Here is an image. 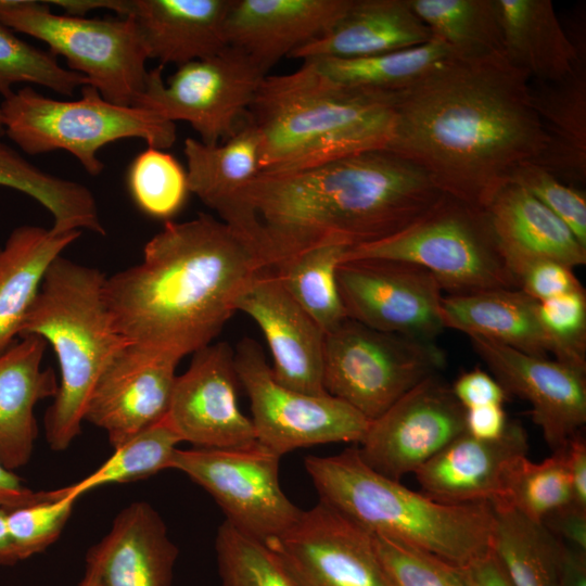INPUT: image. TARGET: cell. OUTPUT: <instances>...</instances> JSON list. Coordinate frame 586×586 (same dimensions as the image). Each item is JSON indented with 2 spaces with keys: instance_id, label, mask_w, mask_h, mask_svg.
Masks as SVG:
<instances>
[{
  "instance_id": "6da1fadb",
  "label": "cell",
  "mask_w": 586,
  "mask_h": 586,
  "mask_svg": "<svg viewBox=\"0 0 586 586\" xmlns=\"http://www.w3.org/2000/svg\"><path fill=\"white\" fill-rule=\"evenodd\" d=\"M530 80L504 53L453 58L396 92L386 150L421 168L443 194L487 209L549 142Z\"/></svg>"
},
{
  "instance_id": "7a4b0ae2",
  "label": "cell",
  "mask_w": 586,
  "mask_h": 586,
  "mask_svg": "<svg viewBox=\"0 0 586 586\" xmlns=\"http://www.w3.org/2000/svg\"><path fill=\"white\" fill-rule=\"evenodd\" d=\"M442 194L421 168L388 150L292 173L260 171L245 196L243 234L275 269L323 244L351 249L387 238Z\"/></svg>"
},
{
  "instance_id": "3957f363",
  "label": "cell",
  "mask_w": 586,
  "mask_h": 586,
  "mask_svg": "<svg viewBox=\"0 0 586 586\" xmlns=\"http://www.w3.org/2000/svg\"><path fill=\"white\" fill-rule=\"evenodd\" d=\"M267 269L220 219L166 221L142 260L104 282V298L128 341L181 359L213 343L253 279Z\"/></svg>"
},
{
  "instance_id": "277c9868",
  "label": "cell",
  "mask_w": 586,
  "mask_h": 586,
  "mask_svg": "<svg viewBox=\"0 0 586 586\" xmlns=\"http://www.w3.org/2000/svg\"><path fill=\"white\" fill-rule=\"evenodd\" d=\"M395 99L396 92L340 84L310 61L292 73L267 75L245 116L259 135L262 171L292 173L386 150Z\"/></svg>"
},
{
  "instance_id": "5b68a950",
  "label": "cell",
  "mask_w": 586,
  "mask_h": 586,
  "mask_svg": "<svg viewBox=\"0 0 586 586\" xmlns=\"http://www.w3.org/2000/svg\"><path fill=\"white\" fill-rule=\"evenodd\" d=\"M304 466L322 499L373 535L467 566L491 552V502L445 504L388 479L364 462L358 445Z\"/></svg>"
},
{
  "instance_id": "8992f818",
  "label": "cell",
  "mask_w": 586,
  "mask_h": 586,
  "mask_svg": "<svg viewBox=\"0 0 586 586\" xmlns=\"http://www.w3.org/2000/svg\"><path fill=\"white\" fill-rule=\"evenodd\" d=\"M105 279L98 268L59 256L21 329L20 337H42L58 358L59 387L43 418L47 443L55 451L67 449L80 434L98 378L128 342L106 306Z\"/></svg>"
},
{
  "instance_id": "52a82bcc",
  "label": "cell",
  "mask_w": 586,
  "mask_h": 586,
  "mask_svg": "<svg viewBox=\"0 0 586 586\" xmlns=\"http://www.w3.org/2000/svg\"><path fill=\"white\" fill-rule=\"evenodd\" d=\"M77 100H56L24 87L0 104L4 135L30 155L63 150L77 158L91 176L104 165L98 152L127 138L142 139L148 146L166 150L177 138L176 125L156 113L106 101L90 85Z\"/></svg>"
},
{
  "instance_id": "ba28073f",
  "label": "cell",
  "mask_w": 586,
  "mask_h": 586,
  "mask_svg": "<svg viewBox=\"0 0 586 586\" xmlns=\"http://www.w3.org/2000/svg\"><path fill=\"white\" fill-rule=\"evenodd\" d=\"M360 258L418 265L435 278L447 295L520 289L487 211L446 194L400 231L348 249L342 262Z\"/></svg>"
},
{
  "instance_id": "9c48e42d",
  "label": "cell",
  "mask_w": 586,
  "mask_h": 586,
  "mask_svg": "<svg viewBox=\"0 0 586 586\" xmlns=\"http://www.w3.org/2000/svg\"><path fill=\"white\" fill-rule=\"evenodd\" d=\"M0 23L44 42L109 102L133 106L144 90L149 56L130 17L88 18L53 13L46 1L0 0Z\"/></svg>"
},
{
  "instance_id": "30bf717a",
  "label": "cell",
  "mask_w": 586,
  "mask_h": 586,
  "mask_svg": "<svg viewBox=\"0 0 586 586\" xmlns=\"http://www.w3.org/2000/svg\"><path fill=\"white\" fill-rule=\"evenodd\" d=\"M446 354L435 341L371 329L351 318L326 334V392L372 421L424 379L438 374Z\"/></svg>"
},
{
  "instance_id": "8fae6325",
  "label": "cell",
  "mask_w": 586,
  "mask_h": 586,
  "mask_svg": "<svg viewBox=\"0 0 586 586\" xmlns=\"http://www.w3.org/2000/svg\"><path fill=\"white\" fill-rule=\"evenodd\" d=\"M163 66L148 73L133 106L175 123L182 120L205 144L228 140L240 128L254 97L268 75L243 51L228 46L219 53L178 66L163 80Z\"/></svg>"
},
{
  "instance_id": "7c38bea8",
  "label": "cell",
  "mask_w": 586,
  "mask_h": 586,
  "mask_svg": "<svg viewBox=\"0 0 586 586\" xmlns=\"http://www.w3.org/2000/svg\"><path fill=\"white\" fill-rule=\"evenodd\" d=\"M234 366L251 402L256 440L279 456L319 444L358 445L369 429L371 421L345 402L280 384L253 339L238 343Z\"/></svg>"
},
{
  "instance_id": "4fadbf2b",
  "label": "cell",
  "mask_w": 586,
  "mask_h": 586,
  "mask_svg": "<svg viewBox=\"0 0 586 586\" xmlns=\"http://www.w3.org/2000/svg\"><path fill=\"white\" fill-rule=\"evenodd\" d=\"M280 458L256 440L230 448H177L170 469L203 487L227 522L266 543L289 530L302 513L281 489Z\"/></svg>"
},
{
  "instance_id": "5bb4252c",
  "label": "cell",
  "mask_w": 586,
  "mask_h": 586,
  "mask_svg": "<svg viewBox=\"0 0 586 586\" xmlns=\"http://www.w3.org/2000/svg\"><path fill=\"white\" fill-rule=\"evenodd\" d=\"M265 544L300 586H396L373 534L322 499Z\"/></svg>"
},
{
  "instance_id": "9a60e30c",
  "label": "cell",
  "mask_w": 586,
  "mask_h": 586,
  "mask_svg": "<svg viewBox=\"0 0 586 586\" xmlns=\"http://www.w3.org/2000/svg\"><path fill=\"white\" fill-rule=\"evenodd\" d=\"M348 318L371 329L435 341L445 327L442 289L424 268L400 260L360 258L336 270Z\"/></svg>"
},
{
  "instance_id": "2e32d148",
  "label": "cell",
  "mask_w": 586,
  "mask_h": 586,
  "mask_svg": "<svg viewBox=\"0 0 586 586\" xmlns=\"http://www.w3.org/2000/svg\"><path fill=\"white\" fill-rule=\"evenodd\" d=\"M464 413L451 386L433 374L371 421L359 455L378 473L399 481L466 432Z\"/></svg>"
},
{
  "instance_id": "e0dca14e",
  "label": "cell",
  "mask_w": 586,
  "mask_h": 586,
  "mask_svg": "<svg viewBox=\"0 0 586 586\" xmlns=\"http://www.w3.org/2000/svg\"><path fill=\"white\" fill-rule=\"evenodd\" d=\"M234 352L212 343L193 353L176 377L166 419L181 442L196 448H230L256 441L252 420L240 410Z\"/></svg>"
},
{
  "instance_id": "ac0fdd59",
  "label": "cell",
  "mask_w": 586,
  "mask_h": 586,
  "mask_svg": "<svg viewBox=\"0 0 586 586\" xmlns=\"http://www.w3.org/2000/svg\"><path fill=\"white\" fill-rule=\"evenodd\" d=\"M180 359L127 342L98 378L85 421L102 429L115 449L163 420Z\"/></svg>"
},
{
  "instance_id": "d6986e66",
  "label": "cell",
  "mask_w": 586,
  "mask_h": 586,
  "mask_svg": "<svg viewBox=\"0 0 586 586\" xmlns=\"http://www.w3.org/2000/svg\"><path fill=\"white\" fill-rule=\"evenodd\" d=\"M468 337L505 391L531 404V417L552 451L564 448L582 431L586 423V370L482 336Z\"/></svg>"
},
{
  "instance_id": "ffe728a7",
  "label": "cell",
  "mask_w": 586,
  "mask_h": 586,
  "mask_svg": "<svg viewBox=\"0 0 586 586\" xmlns=\"http://www.w3.org/2000/svg\"><path fill=\"white\" fill-rule=\"evenodd\" d=\"M237 310L262 330L272 358V375L280 384L311 395L327 394L322 383L326 333L273 270L265 269L253 279L239 297Z\"/></svg>"
},
{
  "instance_id": "44dd1931",
  "label": "cell",
  "mask_w": 586,
  "mask_h": 586,
  "mask_svg": "<svg viewBox=\"0 0 586 586\" xmlns=\"http://www.w3.org/2000/svg\"><path fill=\"white\" fill-rule=\"evenodd\" d=\"M527 433L509 421L496 440H480L467 432L420 467L416 480L430 498L445 504L499 502L510 466L527 456Z\"/></svg>"
},
{
  "instance_id": "7402d4cb",
  "label": "cell",
  "mask_w": 586,
  "mask_h": 586,
  "mask_svg": "<svg viewBox=\"0 0 586 586\" xmlns=\"http://www.w3.org/2000/svg\"><path fill=\"white\" fill-rule=\"evenodd\" d=\"M353 0H233L226 21L228 46L267 74L282 58L326 34Z\"/></svg>"
},
{
  "instance_id": "603a6c76",
  "label": "cell",
  "mask_w": 586,
  "mask_h": 586,
  "mask_svg": "<svg viewBox=\"0 0 586 586\" xmlns=\"http://www.w3.org/2000/svg\"><path fill=\"white\" fill-rule=\"evenodd\" d=\"M178 553L160 513L145 501H135L90 547L86 565L94 569L100 586H171Z\"/></svg>"
},
{
  "instance_id": "cb8c5ba5",
  "label": "cell",
  "mask_w": 586,
  "mask_h": 586,
  "mask_svg": "<svg viewBox=\"0 0 586 586\" xmlns=\"http://www.w3.org/2000/svg\"><path fill=\"white\" fill-rule=\"evenodd\" d=\"M233 0H130L126 17L138 27L149 59L177 66L228 47L226 21Z\"/></svg>"
},
{
  "instance_id": "d4e9b609",
  "label": "cell",
  "mask_w": 586,
  "mask_h": 586,
  "mask_svg": "<svg viewBox=\"0 0 586 586\" xmlns=\"http://www.w3.org/2000/svg\"><path fill=\"white\" fill-rule=\"evenodd\" d=\"M486 211L518 281L528 266L540 260L571 268L586 264V246L561 218L521 186L506 184Z\"/></svg>"
},
{
  "instance_id": "484cf974",
  "label": "cell",
  "mask_w": 586,
  "mask_h": 586,
  "mask_svg": "<svg viewBox=\"0 0 586 586\" xmlns=\"http://www.w3.org/2000/svg\"><path fill=\"white\" fill-rule=\"evenodd\" d=\"M47 342L37 335L18 337L0 354V462L9 470L25 467L38 435L35 406L54 397L59 382L41 362Z\"/></svg>"
},
{
  "instance_id": "4316f807",
  "label": "cell",
  "mask_w": 586,
  "mask_h": 586,
  "mask_svg": "<svg viewBox=\"0 0 586 586\" xmlns=\"http://www.w3.org/2000/svg\"><path fill=\"white\" fill-rule=\"evenodd\" d=\"M433 39L409 0H353L343 16L322 36L289 58L355 59L403 50Z\"/></svg>"
},
{
  "instance_id": "83f0119b",
  "label": "cell",
  "mask_w": 586,
  "mask_h": 586,
  "mask_svg": "<svg viewBox=\"0 0 586 586\" xmlns=\"http://www.w3.org/2000/svg\"><path fill=\"white\" fill-rule=\"evenodd\" d=\"M183 153L190 193L241 234L245 196L262 171L260 139L255 127L245 119L232 137L217 144L187 138Z\"/></svg>"
},
{
  "instance_id": "f1b7e54d",
  "label": "cell",
  "mask_w": 586,
  "mask_h": 586,
  "mask_svg": "<svg viewBox=\"0 0 586 586\" xmlns=\"http://www.w3.org/2000/svg\"><path fill=\"white\" fill-rule=\"evenodd\" d=\"M539 302L521 289H496L443 296L441 316L445 329L482 336L522 353L559 358L556 342L545 330Z\"/></svg>"
},
{
  "instance_id": "f546056e",
  "label": "cell",
  "mask_w": 586,
  "mask_h": 586,
  "mask_svg": "<svg viewBox=\"0 0 586 586\" xmlns=\"http://www.w3.org/2000/svg\"><path fill=\"white\" fill-rule=\"evenodd\" d=\"M504 38V54L539 82H557L584 56L566 36L550 0H494Z\"/></svg>"
},
{
  "instance_id": "4dcf8cb0",
  "label": "cell",
  "mask_w": 586,
  "mask_h": 586,
  "mask_svg": "<svg viewBox=\"0 0 586 586\" xmlns=\"http://www.w3.org/2000/svg\"><path fill=\"white\" fill-rule=\"evenodd\" d=\"M80 235L24 225L0 246V354L20 337L50 265Z\"/></svg>"
},
{
  "instance_id": "1f68e13d",
  "label": "cell",
  "mask_w": 586,
  "mask_h": 586,
  "mask_svg": "<svg viewBox=\"0 0 586 586\" xmlns=\"http://www.w3.org/2000/svg\"><path fill=\"white\" fill-rule=\"evenodd\" d=\"M535 110L549 138L534 163L557 178L586 179V72L584 56L569 77L531 85Z\"/></svg>"
},
{
  "instance_id": "d6a6232c",
  "label": "cell",
  "mask_w": 586,
  "mask_h": 586,
  "mask_svg": "<svg viewBox=\"0 0 586 586\" xmlns=\"http://www.w3.org/2000/svg\"><path fill=\"white\" fill-rule=\"evenodd\" d=\"M491 550L513 586H559L564 543L507 504H492Z\"/></svg>"
},
{
  "instance_id": "836d02e7",
  "label": "cell",
  "mask_w": 586,
  "mask_h": 586,
  "mask_svg": "<svg viewBox=\"0 0 586 586\" xmlns=\"http://www.w3.org/2000/svg\"><path fill=\"white\" fill-rule=\"evenodd\" d=\"M0 187L36 200L52 215V228L56 231L106 233L97 201L86 186L43 171L1 141Z\"/></svg>"
},
{
  "instance_id": "e575fe53",
  "label": "cell",
  "mask_w": 586,
  "mask_h": 586,
  "mask_svg": "<svg viewBox=\"0 0 586 586\" xmlns=\"http://www.w3.org/2000/svg\"><path fill=\"white\" fill-rule=\"evenodd\" d=\"M453 58L456 55L450 48L433 38L417 47L371 56L305 61L340 84L397 92Z\"/></svg>"
},
{
  "instance_id": "d590c367",
  "label": "cell",
  "mask_w": 586,
  "mask_h": 586,
  "mask_svg": "<svg viewBox=\"0 0 586 586\" xmlns=\"http://www.w3.org/2000/svg\"><path fill=\"white\" fill-rule=\"evenodd\" d=\"M434 39L456 58L504 53V38L494 0H409Z\"/></svg>"
},
{
  "instance_id": "8d00e7d4",
  "label": "cell",
  "mask_w": 586,
  "mask_h": 586,
  "mask_svg": "<svg viewBox=\"0 0 586 586\" xmlns=\"http://www.w3.org/2000/svg\"><path fill=\"white\" fill-rule=\"evenodd\" d=\"M348 249L342 243L323 244L271 269L288 293L326 334L348 318L336 278L337 266Z\"/></svg>"
},
{
  "instance_id": "74e56055",
  "label": "cell",
  "mask_w": 586,
  "mask_h": 586,
  "mask_svg": "<svg viewBox=\"0 0 586 586\" xmlns=\"http://www.w3.org/2000/svg\"><path fill=\"white\" fill-rule=\"evenodd\" d=\"M180 437L166 417L114 449L113 455L85 479L66 488L78 497L107 484L133 482L170 469Z\"/></svg>"
},
{
  "instance_id": "f35d334b",
  "label": "cell",
  "mask_w": 586,
  "mask_h": 586,
  "mask_svg": "<svg viewBox=\"0 0 586 586\" xmlns=\"http://www.w3.org/2000/svg\"><path fill=\"white\" fill-rule=\"evenodd\" d=\"M571 501L572 485L564 447L538 463L527 456L518 458L508 469L499 502L542 522L549 512Z\"/></svg>"
},
{
  "instance_id": "ab89813d",
  "label": "cell",
  "mask_w": 586,
  "mask_h": 586,
  "mask_svg": "<svg viewBox=\"0 0 586 586\" xmlns=\"http://www.w3.org/2000/svg\"><path fill=\"white\" fill-rule=\"evenodd\" d=\"M127 187L142 213L167 221L180 212L191 194L186 168L173 154L152 146L129 165Z\"/></svg>"
},
{
  "instance_id": "60d3db41",
  "label": "cell",
  "mask_w": 586,
  "mask_h": 586,
  "mask_svg": "<svg viewBox=\"0 0 586 586\" xmlns=\"http://www.w3.org/2000/svg\"><path fill=\"white\" fill-rule=\"evenodd\" d=\"M215 550L220 586H300L265 543L226 520L217 531Z\"/></svg>"
},
{
  "instance_id": "b9f144b4",
  "label": "cell",
  "mask_w": 586,
  "mask_h": 586,
  "mask_svg": "<svg viewBox=\"0 0 586 586\" xmlns=\"http://www.w3.org/2000/svg\"><path fill=\"white\" fill-rule=\"evenodd\" d=\"M17 84H36L65 97L89 85L88 79L62 66L48 51L18 38L0 23V94H11Z\"/></svg>"
},
{
  "instance_id": "7bdbcfd3",
  "label": "cell",
  "mask_w": 586,
  "mask_h": 586,
  "mask_svg": "<svg viewBox=\"0 0 586 586\" xmlns=\"http://www.w3.org/2000/svg\"><path fill=\"white\" fill-rule=\"evenodd\" d=\"M78 496L66 487L44 492L43 497L8 509L7 524L17 561L44 551L61 535Z\"/></svg>"
},
{
  "instance_id": "ee69618b",
  "label": "cell",
  "mask_w": 586,
  "mask_h": 586,
  "mask_svg": "<svg viewBox=\"0 0 586 586\" xmlns=\"http://www.w3.org/2000/svg\"><path fill=\"white\" fill-rule=\"evenodd\" d=\"M373 538L396 586H471L467 566L382 536Z\"/></svg>"
},
{
  "instance_id": "f6af8a7d",
  "label": "cell",
  "mask_w": 586,
  "mask_h": 586,
  "mask_svg": "<svg viewBox=\"0 0 586 586\" xmlns=\"http://www.w3.org/2000/svg\"><path fill=\"white\" fill-rule=\"evenodd\" d=\"M540 321L559 348L562 362L586 370L585 290L539 302Z\"/></svg>"
},
{
  "instance_id": "bcb514c9",
  "label": "cell",
  "mask_w": 586,
  "mask_h": 586,
  "mask_svg": "<svg viewBox=\"0 0 586 586\" xmlns=\"http://www.w3.org/2000/svg\"><path fill=\"white\" fill-rule=\"evenodd\" d=\"M509 183L527 190L533 196L561 218L586 246V196L585 192L569 187L543 166L526 162L512 174Z\"/></svg>"
},
{
  "instance_id": "7dc6e473",
  "label": "cell",
  "mask_w": 586,
  "mask_h": 586,
  "mask_svg": "<svg viewBox=\"0 0 586 586\" xmlns=\"http://www.w3.org/2000/svg\"><path fill=\"white\" fill-rule=\"evenodd\" d=\"M519 286L537 302L584 290L573 268L553 260L528 266L519 277Z\"/></svg>"
},
{
  "instance_id": "c3c4849f",
  "label": "cell",
  "mask_w": 586,
  "mask_h": 586,
  "mask_svg": "<svg viewBox=\"0 0 586 586\" xmlns=\"http://www.w3.org/2000/svg\"><path fill=\"white\" fill-rule=\"evenodd\" d=\"M451 391L464 409L485 405H502L508 393L491 374L480 368L461 373Z\"/></svg>"
},
{
  "instance_id": "681fc988",
  "label": "cell",
  "mask_w": 586,
  "mask_h": 586,
  "mask_svg": "<svg viewBox=\"0 0 586 586\" xmlns=\"http://www.w3.org/2000/svg\"><path fill=\"white\" fill-rule=\"evenodd\" d=\"M542 523L568 546L586 552V509L572 501L549 512Z\"/></svg>"
},
{
  "instance_id": "f907efd6",
  "label": "cell",
  "mask_w": 586,
  "mask_h": 586,
  "mask_svg": "<svg viewBox=\"0 0 586 586\" xmlns=\"http://www.w3.org/2000/svg\"><path fill=\"white\" fill-rule=\"evenodd\" d=\"M508 422L502 405H485L466 409V432L480 440L500 437Z\"/></svg>"
},
{
  "instance_id": "816d5d0a",
  "label": "cell",
  "mask_w": 586,
  "mask_h": 586,
  "mask_svg": "<svg viewBox=\"0 0 586 586\" xmlns=\"http://www.w3.org/2000/svg\"><path fill=\"white\" fill-rule=\"evenodd\" d=\"M565 451L572 485V502L586 509V441L582 432L569 441Z\"/></svg>"
},
{
  "instance_id": "f5cc1de1",
  "label": "cell",
  "mask_w": 586,
  "mask_h": 586,
  "mask_svg": "<svg viewBox=\"0 0 586 586\" xmlns=\"http://www.w3.org/2000/svg\"><path fill=\"white\" fill-rule=\"evenodd\" d=\"M44 492H34L21 477L0 462V507L13 509L43 497Z\"/></svg>"
},
{
  "instance_id": "db71d44e",
  "label": "cell",
  "mask_w": 586,
  "mask_h": 586,
  "mask_svg": "<svg viewBox=\"0 0 586 586\" xmlns=\"http://www.w3.org/2000/svg\"><path fill=\"white\" fill-rule=\"evenodd\" d=\"M471 586H513L492 550L467 565Z\"/></svg>"
},
{
  "instance_id": "11a10c76",
  "label": "cell",
  "mask_w": 586,
  "mask_h": 586,
  "mask_svg": "<svg viewBox=\"0 0 586 586\" xmlns=\"http://www.w3.org/2000/svg\"><path fill=\"white\" fill-rule=\"evenodd\" d=\"M49 5L54 4L72 16H85L88 12L98 9H106L126 17L130 7V0H50Z\"/></svg>"
},
{
  "instance_id": "9f6ffc18",
  "label": "cell",
  "mask_w": 586,
  "mask_h": 586,
  "mask_svg": "<svg viewBox=\"0 0 586 586\" xmlns=\"http://www.w3.org/2000/svg\"><path fill=\"white\" fill-rule=\"evenodd\" d=\"M559 586H586V552L564 544Z\"/></svg>"
},
{
  "instance_id": "6f0895ef",
  "label": "cell",
  "mask_w": 586,
  "mask_h": 586,
  "mask_svg": "<svg viewBox=\"0 0 586 586\" xmlns=\"http://www.w3.org/2000/svg\"><path fill=\"white\" fill-rule=\"evenodd\" d=\"M8 509L0 507V565H14L17 559L7 524Z\"/></svg>"
},
{
  "instance_id": "680465c9",
  "label": "cell",
  "mask_w": 586,
  "mask_h": 586,
  "mask_svg": "<svg viewBox=\"0 0 586 586\" xmlns=\"http://www.w3.org/2000/svg\"><path fill=\"white\" fill-rule=\"evenodd\" d=\"M77 586H100L93 568L86 565V571Z\"/></svg>"
},
{
  "instance_id": "91938a15",
  "label": "cell",
  "mask_w": 586,
  "mask_h": 586,
  "mask_svg": "<svg viewBox=\"0 0 586 586\" xmlns=\"http://www.w3.org/2000/svg\"><path fill=\"white\" fill-rule=\"evenodd\" d=\"M4 135V128H3V122H2V115L0 111V137Z\"/></svg>"
}]
</instances>
